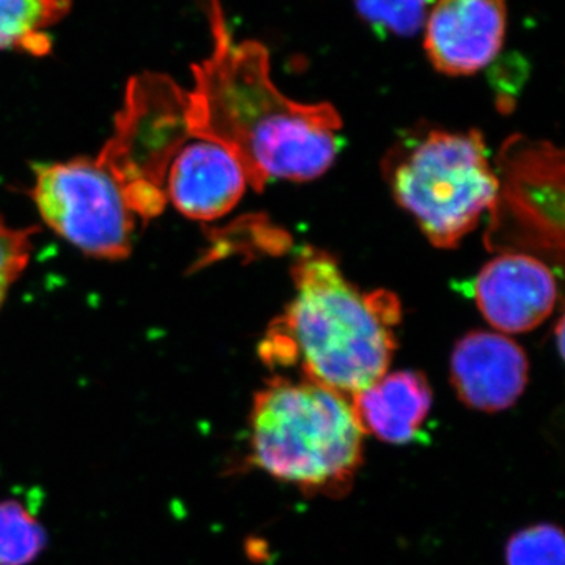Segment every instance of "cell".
<instances>
[{
    "label": "cell",
    "instance_id": "obj_1",
    "mask_svg": "<svg viewBox=\"0 0 565 565\" xmlns=\"http://www.w3.org/2000/svg\"><path fill=\"white\" fill-rule=\"evenodd\" d=\"M207 17L211 52L192 66L188 90L192 136L232 152L258 192L274 180L321 177L341 150L338 110L282 95L270 74L269 51L259 41L234 40L221 0H207Z\"/></svg>",
    "mask_w": 565,
    "mask_h": 565
},
{
    "label": "cell",
    "instance_id": "obj_2",
    "mask_svg": "<svg viewBox=\"0 0 565 565\" xmlns=\"http://www.w3.org/2000/svg\"><path fill=\"white\" fill-rule=\"evenodd\" d=\"M291 273L296 296L259 348L267 366L299 364L305 379L345 397L386 374L401 321L397 297L360 291L313 247L300 250Z\"/></svg>",
    "mask_w": 565,
    "mask_h": 565
},
{
    "label": "cell",
    "instance_id": "obj_3",
    "mask_svg": "<svg viewBox=\"0 0 565 565\" xmlns=\"http://www.w3.org/2000/svg\"><path fill=\"white\" fill-rule=\"evenodd\" d=\"M363 435L349 397L308 379L274 377L253 397L252 463L307 497L351 492Z\"/></svg>",
    "mask_w": 565,
    "mask_h": 565
},
{
    "label": "cell",
    "instance_id": "obj_4",
    "mask_svg": "<svg viewBox=\"0 0 565 565\" xmlns=\"http://www.w3.org/2000/svg\"><path fill=\"white\" fill-rule=\"evenodd\" d=\"M385 174L394 200L438 248L457 247L497 199V172L476 129L405 137L390 151Z\"/></svg>",
    "mask_w": 565,
    "mask_h": 565
},
{
    "label": "cell",
    "instance_id": "obj_5",
    "mask_svg": "<svg viewBox=\"0 0 565 565\" xmlns=\"http://www.w3.org/2000/svg\"><path fill=\"white\" fill-rule=\"evenodd\" d=\"M191 137L188 90L161 73L129 79L114 134L96 158L120 181L143 225L166 210L167 172Z\"/></svg>",
    "mask_w": 565,
    "mask_h": 565
},
{
    "label": "cell",
    "instance_id": "obj_6",
    "mask_svg": "<svg viewBox=\"0 0 565 565\" xmlns=\"http://www.w3.org/2000/svg\"><path fill=\"white\" fill-rule=\"evenodd\" d=\"M498 192L486 239L490 248L563 263L564 154L548 141L512 137L498 158Z\"/></svg>",
    "mask_w": 565,
    "mask_h": 565
},
{
    "label": "cell",
    "instance_id": "obj_7",
    "mask_svg": "<svg viewBox=\"0 0 565 565\" xmlns=\"http://www.w3.org/2000/svg\"><path fill=\"white\" fill-rule=\"evenodd\" d=\"M29 195L44 223L81 252L109 262L131 255L139 218L98 158L35 166Z\"/></svg>",
    "mask_w": 565,
    "mask_h": 565
},
{
    "label": "cell",
    "instance_id": "obj_8",
    "mask_svg": "<svg viewBox=\"0 0 565 565\" xmlns=\"http://www.w3.org/2000/svg\"><path fill=\"white\" fill-rule=\"evenodd\" d=\"M424 51L438 73L471 76L503 50L505 0H435L424 24Z\"/></svg>",
    "mask_w": 565,
    "mask_h": 565
},
{
    "label": "cell",
    "instance_id": "obj_9",
    "mask_svg": "<svg viewBox=\"0 0 565 565\" xmlns=\"http://www.w3.org/2000/svg\"><path fill=\"white\" fill-rule=\"evenodd\" d=\"M473 294L479 310L494 329L523 333L552 315L557 282L541 258L508 252L482 267L475 278Z\"/></svg>",
    "mask_w": 565,
    "mask_h": 565
},
{
    "label": "cell",
    "instance_id": "obj_10",
    "mask_svg": "<svg viewBox=\"0 0 565 565\" xmlns=\"http://www.w3.org/2000/svg\"><path fill=\"white\" fill-rule=\"evenodd\" d=\"M530 364L523 349L492 332L465 334L451 356V382L468 407L497 414L512 407L525 392Z\"/></svg>",
    "mask_w": 565,
    "mask_h": 565
},
{
    "label": "cell",
    "instance_id": "obj_11",
    "mask_svg": "<svg viewBox=\"0 0 565 565\" xmlns=\"http://www.w3.org/2000/svg\"><path fill=\"white\" fill-rule=\"evenodd\" d=\"M245 188L243 167L232 152L193 136L174 156L166 178L167 202L193 221L210 222L228 214Z\"/></svg>",
    "mask_w": 565,
    "mask_h": 565
},
{
    "label": "cell",
    "instance_id": "obj_12",
    "mask_svg": "<svg viewBox=\"0 0 565 565\" xmlns=\"http://www.w3.org/2000/svg\"><path fill=\"white\" fill-rule=\"evenodd\" d=\"M352 411L363 434L392 445L411 444L429 416L433 390L422 373L384 374L353 394Z\"/></svg>",
    "mask_w": 565,
    "mask_h": 565
},
{
    "label": "cell",
    "instance_id": "obj_13",
    "mask_svg": "<svg viewBox=\"0 0 565 565\" xmlns=\"http://www.w3.org/2000/svg\"><path fill=\"white\" fill-rule=\"evenodd\" d=\"M73 0H0V52L50 54L51 31L70 13Z\"/></svg>",
    "mask_w": 565,
    "mask_h": 565
},
{
    "label": "cell",
    "instance_id": "obj_14",
    "mask_svg": "<svg viewBox=\"0 0 565 565\" xmlns=\"http://www.w3.org/2000/svg\"><path fill=\"white\" fill-rule=\"evenodd\" d=\"M46 545L39 520L18 501L0 503V565H28Z\"/></svg>",
    "mask_w": 565,
    "mask_h": 565
},
{
    "label": "cell",
    "instance_id": "obj_15",
    "mask_svg": "<svg viewBox=\"0 0 565 565\" xmlns=\"http://www.w3.org/2000/svg\"><path fill=\"white\" fill-rule=\"evenodd\" d=\"M505 565H565L564 533L553 523L516 531L504 550Z\"/></svg>",
    "mask_w": 565,
    "mask_h": 565
},
{
    "label": "cell",
    "instance_id": "obj_16",
    "mask_svg": "<svg viewBox=\"0 0 565 565\" xmlns=\"http://www.w3.org/2000/svg\"><path fill=\"white\" fill-rule=\"evenodd\" d=\"M36 228H14L0 217V307L28 267Z\"/></svg>",
    "mask_w": 565,
    "mask_h": 565
},
{
    "label": "cell",
    "instance_id": "obj_17",
    "mask_svg": "<svg viewBox=\"0 0 565 565\" xmlns=\"http://www.w3.org/2000/svg\"><path fill=\"white\" fill-rule=\"evenodd\" d=\"M430 2H433V3H434V2H435V0H430Z\"/></svg>",
    "mask_w": 565,
    "mask_h": 565
}]
</instances>
